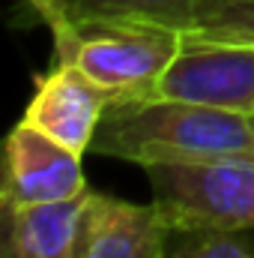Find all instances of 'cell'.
I'll list each match as a JSON object with an SVG mask.
<instances>
[{
    "mask_svg": "<svg viewBox=\"0 0 254 258\" xmlns=\"http://www.w3.org/2000/svg\"><path fill=\"white\" fill-rule=\"evenodd\" d=\"M87 189L81 153L63 147L24 117L6 138L3 207H30L75 198Z\"/></svg>",
    "mask_w": 254,
    "mask_h": 258,
    "instance_id": "obj_5",
    "label": "cell"
},
{
    "mask_svg": "<svg viewBox=\"0 0 254 258\" xmlns=\"http://www.w3.org/2000/svg\"><path fill=\"white\" fill-rule=\"evenodd\" d=\"M168 258H254L233 231H189Z\"/></svg>",
    "mask_w": 254,
    "mask_h": 258,
    "instance_id": "obj_10",
    "label": "cell"
},
{
    "mask_svg": "<svg viewBox=\"0 0 254 258\" xmlns=\"http://www.w3.org/2000/svg\"><path fill=\"white\" fill-rule=\"evenodd\" d=\"M183 33L141 18H81L54 36L57 60L84 69L117 99H153L180 54Z\"/></svg>",
    "mask_w": 254,
    "mask_h": 258,
    "instance_id": "obj_2",
    "label": "cell"
},
{
    "mask_svg": "<svg viewBox=\"0 0 254 258\" xmlns=\"http://www.w3.org/2000/svg\"><path fill=\"white\" fill-rule=\"evenodd\" d=\"M144 171L153 204L171 231L254 228V162L248 159L156 162Z\"/></svg>",
    "mask_w": 254,
    "mask_h": 258,
    "instance_id": "obj_3",
    "label": "cell"
},
{
    "mask_svg": "<svg viewBox=\"0 0 254 258\" xmlns=\"http://www.w3.org/2000/svg\"><path fill=\"white\" fill-rule=\"evenodd\" d=\"M69 21L141 18L177 30L254 39V0H57Z\"/></svg>",
    "mask_w": 254,
    "mask_h": 258,
    "instance_id": "obj_7",
    "label": "cell"
},
{
    "mask_svg": "<svg viewBox=\"0 0 254 258\" xmlns=\"http://www.w3.org/2000/svg\"><path fill=\"white\" fill-rule=\"evenodd\" d=\"M21 3H27V6L48 24V30H51L54 36H60L66 27H69V18H66V12L60 9L57 0H21Z\"/></svg>",
    "mask_w": 254,
    "mask_h": 258,
    "instance_id": "obj_11",
    "label": "cell"
},
{
    "mask_svg": "<svg viewBox=\"0 0 254 258\" xmlns=\"http://www.w3.org/2000/svg\"><path fill=\"white\" fill-rule=\"evenodd\" d=\"M156 96L254 114V39L183 33L180 54L162 75Z\"/></svg>",
    "mask_w": 254,
    "mask_h": 258,
    "instance_id": "obj_4",
    "label": "cell"
},
{
    "mask_svg": "<svg viewBox=\"0 0 254 258\" xmlns=\"http://www.w3.org/2000/svg\"><path fill=\"white\" fill-rule=\"evenodd\" d=\"M168 234L156 204L93 192L78 258H168Z\"/></svg>",
    "mask_w": 254,
    "mask_h": 258,
    "instance_id": "obj_8",
    "label": "cell"
},
{
    "mask_svg": "<svg viewBox=\"0 0 254 258\" xmlns=\"http://www.w3.org/2000/svg\"><path fill=\"white\" fill-rule=\"evenodd\" d=\"M0 258H21V255H18V252H15V249L3 240V252H0Z\"/></svg>",
    "mask_w": 254,
    "mask_h": 258,
    "instance_id": "obj_12",
    "label": "cell"
},
{
    "mask_svg": "<svg viewBox=\"0 0 254 258\" xmlns=\"http://www.w3.org/2000/svg\"><path fill=\"white\" fill-rule=\"evenodd\" d=\"M93 150L141 168L200 159L254 162V114L159 96L117 99L96 129Z\"/></svg>",
    "mask_w": 254,
    "mask_h": 258,
    "instance_id": "obj_1",
    "label": "cell"
},
{
    "mask_svg": "<svg viewBox=\"0 0 254 258\" xmlns=\"http://www.w3.org/2000/svg\"><path fill=\"white\" fill-rule=\"evenodd\" d=\"M93 201V189L75 198L30 204V207H3L6 216V243L21 258H78L84 219Z\"/></svg>",
    "mask_w": 254,
    "mask_h": 258,
    "instance_id": "obj_9",
    "label": "cell"
},
{
    "mask_svg": "<svg viewBox=\"0 0 254 258\" xmlns=\"http://www.w3.org/2000/svg\"><path fill=\"white\" fill-rule=\"evenodd\" d=\"M111 102L114 93L96 84L84 69L57 60L54 69L36 78L24 120L84 156L93 147L96 129Z\"/></svg>",
    "mask_w": 254,
    "mask_h": 258,
    "instance_id": "obj_6",
    "label": "cell"
}]
</instances>
